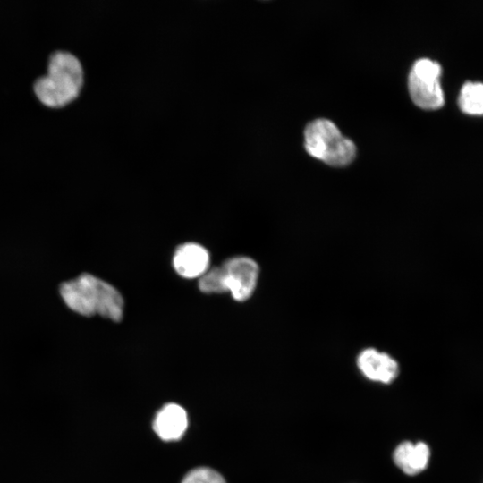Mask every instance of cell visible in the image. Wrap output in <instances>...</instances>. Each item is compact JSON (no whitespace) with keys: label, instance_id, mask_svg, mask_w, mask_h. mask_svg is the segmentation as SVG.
Instances as JSON below:
<instances>
[{"label":"cell","instance_id":"obj_10","mask_svg":"<svg viewBox=\"0 0 483 483\" xmlns=\"http://www.w3.org/2000/svg\"><path fill=\"white\" fill-rule=\"evenodd\" d=\"M459 106L470 114H483V83L466 82L460 92Z\"/></svg>","mask_w":483,"mask_h":483},{"label":"cell","instance_id":"obj_9","mask_svg":"<svg viewBox=\"0 0 483 483\" xmlns=\"http://www.w3.org/2000/svg\"><path fill=\"white\" fill-rule=\"evenodd\" d=\"M429 457V447L425 443L405 441L395 448L393 459L405 474L416 475L427 468Z\"/></svg>","mask_w":483,"mask_h":483},{"label":"cell","instance_id":"obj_8","mask_svg":"<svg viewBox=\"0 0 483 483\" xmlns=\"http://www.w3.org/2000/svg\"><path fill=\"white\" fill-rule=\"evenodd\" d=\"M188 427L186 411L176 403H167L157 411L153 429L164 441L179 440Z\"/></svg>","mask_w":483,"mask_h":483},{"label":"cell","instance_id":"obj_4","mask_svg":"<svg viewBox=\"0 0 483 483\" xmlns=\"http://www.w3.org/2000/svg\"><path fill=\"white\" fill-rule=\"evenodd\" d=\"M304 146L310 156L333 166L347 165L356 156L354 143L326 119H317L307 125Z\"/></svg>","mask_w":483,"mask_h":483},{"label":"cell","instance_id":"obj_7","mask_svg":"<svg viewBox=\"0 0 483 483\" xmlns=\"http://www.w3.org/2000/svg\"><path fill=\"white\" fill-rule=\"evenodd\" d=\"M173 265L177 274L184 278L200 277L208 270L209 254L198 243H184L175 250Z\"/></svg>","mask_w":483,"mask_h":483},{"label":"cell","instance_id":"obj_6","mask_svg":"<svg viewBox=\"0 0 483 483\" xmlns=\"http://www.w3.org/2000/svg\"><path fill=\"white\" fill-rule=\"evenodd\" d=\"M357 365L367 378L383 384L393 382L399 373L396 360L374 348L363 350L357 358Z\"/></svg>","mask_w":483,"mask_h":483},{"label":"cell","instance_id":"obj_3","mask_svg":"<svg viewBox=\"0 0 483 483\" xmlns=\"http://www.w3.org/2000/svg\"><path fill=\"white\" fill-rule=\"evenodd\" d=\"M258 277V266L253 259L236 257L208 270L199 277V288L206 293L230 292L235 301H244L253 293Z\"/></svg>","mask_w":483,"mask_h":483},{"label":"cell","instance_id":"obj_1","mask_svg":"<svg viewBox=\"0 0 483 483\" xmlns=\"http://www.w3.org/2000/svg\"><path fill=\"white\" fill-rule=\"evenodd\" d=\"M65 305L82 316L99 315L113 321L123 317V300L108 283L89 274H82L59 287Z\"/></svg>","mask_w":483,"mask_h":483},{"label":"cell","instance_id":"obj_2","mask_svg":"<svg viewBox=\"0 0 483 483\" xmlns=\"http://www.w3.org/2000/svg\"><path fill=\"white\" fill-rule=\"evenodd\" d=\"M47 74L36 79L33 88L38 99L49 106H63L76 98L83 84L79 58L65 50H55L48 58Z\"/></svg>","mask_w":483,"mask_h":483},{"label":"cell","instance_id":"obj_11","mask_svg":"<svg viewBox=\"0 0 483 483\" xmlns=\"http://www.w3.org/2000/svg\"><path fill=\"white\" fill-rule=\"evenodd\" d=\"M182 483H226L223 476L208 467H198L190 470Z\"/></svg>","mask_w":483,"mask_h":483},{"label":"cell","instance_id":"obj_5","mask_svg":"<svg viewBox=\"0 0 483 483\" xmlns=\"http://www.w3.org/2000/svg\"><path fill=\"white\" fill-rule=\"evenodd\" d=\"M441 66L428 58L416 61L409 74V91L412 101L420 108L433 110L444 104L439 83Z\"/></svg>","mask_w":483,"mask_h":483}]
</instances>
